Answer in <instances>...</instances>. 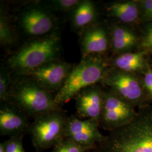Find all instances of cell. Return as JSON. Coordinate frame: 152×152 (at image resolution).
Returning <instances> with one entry per match:
<instances>
[{"label":"cell","mask_w":152,"mask_h":152,"mask_svg":"<svg viewBox=\"0 0 152 152\" xmlns=\"http://www.w3.org/2000/svg\"><path fill=\"white\" fill-rule=\"evenodd\" d=\"M112 41L114 51L124 53L135 46L137 37L130 29L116 26L112 30Z\"/></svg>","instance_id":"cell-14"},{"label":"cell","mask_w":152,"mask_h":152,"mask_svg":"<svg viewBox=\"0 0 152 152\" xmlns=\"http://www.w3.org/2000/svg\"><path fill=\"white\" fill-rule=\"evenodd\" d=\"M108 37L103 28L95 27L88 29L81 39L83 58L105 52L108 48Z\"/></svg>","instance_id":"cell-13"},{"label":"cell","mask_w":152,"mask_h":152,"mask_svg":"<svg viewBox=\"0 0 152 152\" xmlns=\"http://www.w3.org/2000/svg\"><path fill=\"white\" fill-rule=\"evenodd\" d=\"M142 53H124L114 61V65L120 70L130 73L141 70L145 66V59Z\"/></svg>","instance_id":"cell-17"},{"label":"cell","mask_w":152,"mask_h":152,"mask_svg":"<svg viewBox=\"0 0 152 152\" xmlns=\"http://www.w3.org/2000/svg\"><path fill=\"white\" fill-rule=\"evenodd\" d=\"M14 39L10 24L4 12L1 10L0 14V42L2 45L11 44Z\"/></svg>","instance_id":"cell-19"},{"label":"cell","mask_w":152,"mask_h":152,"mask_svg":"<svg viewBox=\"0 0 152 152\" xmlns=\"http://www.w3.org/2000/svg\"><path fill=\"white\" fill-rule=\"evenodd\" d=\"M108 11L112 16L126 23L135 22L139 13L137 4L134 1L114 2L109 6Z\"/></svg>","instance_id":"cell-16"},{"label":"cell","mask_w":152,"mask_h":152,"mask_svg":"<svg viewBox=\"0 0 152 152\" xmlns=\"http://www.w3.org/2000/svg\"><path fill=\"white\" fill-rule=\"evenodd\" d=\"M96 13V7L93 2L81 1L73 10L72 20L73 26L76 29L86 27L95 20Z\"/></svg>","instance_id":"cell-15"},{"label":"cell","mask_w":152,"mask_h":152,"mask_svg":"<svg viewBox=\"0 0 152 152\" xmlns=\"http://www.w3.org/2000/svg\"><path fill=\"white\" fill-rule=\"evenodd\" d=\"M99 126L96 120H82L71 115L66 120L64 137L81 147L93 150L104 137L99 131Z\"/></svg>","instance_id":"cell-7"},{"label":"cell","mask_w":152,"mask_h":152,"mask_svg":"<svg viewBox=\"0 0 152 152\" xmlns=\"http://www.w3.org/2000/svg\"><path fill=\"white\" fill-rule=\"evenodd\" d=\"M60 50L59 37L50 34L24 45L9 58L8 64L18 74L27 76L39 67L56 60Z\"/></svg>","instance_id":"cell-2"},{"label":"cell","mask_w":152,"mask_h":152,"mask_svg":"<svg viewBox=\"0 0 152 152\" xmlns=\"http://www.w3.org/2000/svg\"><path fill=\"white\" fill-rule=\"evenodd\" d=\"M81 1L78 0H54L49 2V6L56 11H68L74 10Z\"/></svg>","instance_id":"cell-21"},{"label":"cell","mask_w":152,"mask_h":152,"mask_svg":"<svg viewBox=\"0 0 152 152\" xmlns=\"http://www.w3.org/2000/svg\"><path fill=\"white\" fill-rule=\"evenodd\" d=\"M140 4L144 17L152 21V0L141 1Z\"/></svg>","instance_id":"cell-23"},{"label":"cell","mask_w":152,"mask_h":152,"mask_svg":"<svg viewBox=\"0 0 152 152\" xmlns=\"http://www.w3.org/2000/svg\"><path fill=\"white\" fill-rule=\"evenodd\" d=\"M136 114L131 104L114 92L104 93L100 126L111 131L128 124Z\"/></svg>","instance_id":"cell-6"},{"label":"cell","mask_w":152,"mask_h":152,"mask_svg":"<svg viewBox=\"0 0 152 152\" xmlns=\"http://www.w3.org/2000/svg\"><path fill=\"white\" fill-rule=\"evenodd\" d=\"M8 102L13 104L27 116L33 118L61 110L51 92L29 77L18 80L11 86Z\"/></svg>","instance_id":"cell-3"},{"label":"cell","mask_w":152,"mask_h":152,"mask_svg":"<svg viewBox=\"0 0 152 152\" xmlns=\"http://www.w3.org/2000/svg\"><path fill=\"white\" fill-rule=\"evenodd\" d=\"M68 117L61 110L51 112L34 118L28 133L36 152L54 147L64 137Z\"/></svg>","instance_id":"cell-5"},{"label":"cell","mask_w":152,"mask_h":152,"mask_svg":"<svg viewBox=\"0 0 152 152\" xmlns=\"http://www.w3.org/2000/svg\"><path fill=\"white\" fill-rule=\"evenodd\" d=\"M74 66L58 61L49 62L29 73L28 76L49 92L59 91Z\"/></svg>","instance_id":"cell-9"},{"label":"cell","mask_w":152,"mask_h":152,"mask_svg":"<svg viewBox=\"0 0 152 152\" xmlns=\"http://www.w3.org/2000/svg\"><path fill=\"white\" fill-rule=\"evenodd\" d=\"M31 124L28 116L10 102L1 103L0 133L3 136H24L28 132Z\"/></svg>","instance_id":"cell-10"},{"label":"cell","mask_w":152,"mask_h":152,"mask_svg":"<svg viewBox=\"0 0 152 152\" xmlns=\"http://www.w3.org/2000/svg\"><path fill=\"white\" fill-rule=\"evenodd\" d=\"M11 77L10 73L4 68L0 71V100L1 103L8 102L11 90Z\"/></svg>","instance_id":"cell-18"},{"label":"cell","mask_w":152,"mask_h":152,"mask_svg":"<svg viewBox=\"0 0 152 152\" xmlns=\"http://www.w3.org/2000/svg\"><path fill=\"white\" fill-rule=\"evenodd\" d=\"M20 24L28 35L44 36L52 31L55 22L51 14L41 7H31L22 13Z\"/></svg>","instance_id":"cell-12"},{"label":"cell","mask_w":152,"mask_h":152,"mask_svg":"<svg viewBox=\"0 0 152 152\" xmlns=\"http://www.w3.org/2000/svg\"><path fill=\"white\" fill-rule=\"evenodd\" d=\"M0 152H5L4 142L0 143Z\"/></svg>","instance_id":"cell-26"},{"label":"cell","mask_w":152,"mask_h":152,"mask_svg":"<svg viewBox=\"0 0 152 152\" xmlns=\"http://www.w3.org/2000/svg\"><path fill=\"white\" fill-rule=\"evenodd\" d=\"M144 85L146 90L152 95V70L148 71L144 78Z\"/></svg>","instance_id":"cell-25"},{"label":"cell","mask_w":152,"mask_h":152,"mask_svg":"<svg viewBox=\"0 0 152 152\" xmlns=\"http://www.w3.org/2000/svg\"><path fill=\"white\" fill-rule=\"evenodd\" d=\"M23 136H12L4 142L5 152H26L23 145Z\"/></svg>","instance_id":"cell-22"},{"label":"cell","mask_w":152,"mask_h":152,"mask_svg":"<svg viewBox=\"0 0 152 152\" xmlns=\"http://www.w3.org/2000/svg\"><path fill=\"white\" fill-rule=\"evenodd\" d=\"M104 83L126 102L133 104L141 101L143 91L141 84L135 76L118 69L107 72L102 80Z\"/></svg>","instance_id":"cell-8"},{"label":"cell","mask_w":152,"mask_h":152,"mask_svg":"<svg viewBox=\"0 0 152 152\" xmlns=\"http://www.w3.org/2000/svg\"><path fill=\"white\" fill-rule=\"evenodd\" d=\"M95 152H152V108L136 114L128 124L109 131Z\"/></svg>","instance_id":"cell-1"},{"label":"cell","mask_w":152,"mask_h":152,"mask_svg":"<svg viewBox=\"0 0 152 152\" xmlns=\"http://www.w3.org/2000/svg\"><path fill=\"white\" fill-rule=\"evenodd\" d=\"M90 151L91 150L81 147L64 137L53 147L51 152H88Z\"/></svg>","instance_id":"cell-20"},{"label":"cell","mask_w":152,"mask_h":152,"mask_svg":"<svg viewBox=\"0 0 152 152\" xmlns=\"http://www.w3.org/2000/svg\"><path fill=\"white\" fill-rule=\"evenodd\" d=\"M88 152H95V151L93 149V150H91V151H88Z\"/></svg>","instance_id":"cell-27"},{"label":"cell","mask_w":152,"mask_h":152,"mask_svg":"<svg viewBox=\"0 0 152 152\" xmlns=\"http://www.w3.org/2000/svg\"><path fill=\"white\" fill-rule=\"evenodd\" d=\"M77 114L86 119L101 120L103 108L104 93L96 85L87 87L80 92L76 98Z\"/></svg>","instance_id":"cell-11"},{"label":"cell","mask_w":152,"mask_h":152,"mask_svg":"<svg viewBox=\"0 0 152 152\" xmlns=\"http://www.w3.org/2000/svg\"><path fill=\"white\" fill-rule=\"evenodd\" d=\"M107 72V65L102 58L92 56L82 58L73 67L64 85L55 95L56 103L61 107L76 98L83 90L102 81Z\"/></svg>","instance_id":"cell-4"},{"label":"cell","mask_w":152,"mask_h":152,"mask_svg":"<svg viewBox=\"0 0 152 152\" xmlns=\"http://www.w3.org/2000/svg\"><path fill=\"white\" fill-rule=\"evenodd\" d=\"M142 45L147 49H152V25L148 28L142 40Z\"/></svg>","instance_id":"cell-24"}]
</instances>
